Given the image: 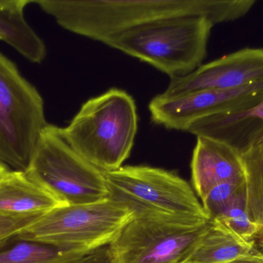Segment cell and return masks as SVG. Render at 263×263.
Wrapping results in <instances>:
<instances>
[{"mask_svg": "<svg viewBox=\"0 0 263 263\" xmlns=\"http://www.w3.org/2000/svg\"><path fill=\"white\" fill-rule=\"evenodd\" d=\"M63 29L103 43L139 25L174 17H203L214 26L240 20L256 0H32Z\"/></svg>", "mask_w": 263, "mask_h": 263, "instance_id": "1", "label": "cell"}, {"mask_svg": "<svg viewBox=\"0 0 263 263\" xmlns=\"http://www.w3.org/2000/svg\"><path fill=\"white\" fill-rule=\"evenodd\" d=\"M138 131L136 102L130 94L111 88L85 102L60 135L74 151L103 172L123 167Z\"/></svg>", "mask_w": 263, "mask_h": 263, "instance_id": "2", "label": "cell"}, {"mask_svg": "<svg viewBox=\"0 0 263 263\" xmlns=\"http://www.w3.org/2000/svg\"><path fill=\"white\" fill-rule=\"evenodd\" d=\"M214 25L203 17L148 22L109 37L103 44L151 65L170 78L202 64Z\"/></svg>", "mask_w": 263, "mask_h": 263, "instance_id": "3", "label": "cell"}, {"mask_svg": "<svg viewBox=\"0 0 263 263\" xmlns=\"http://www.w3.org/2000/svg\"><path fill=\"white\" fill-rule=\"evenodd\" d=\"M133 218L134 214L129 208L110 199L85 205H66L39 218L14 240L98 253L107 248Z\"/></svg>", "mask_w": 263, "mask_h": 263, "instance_id": "4", "label": "cell"}, {"mask_svg": "<svg viewBox=\"0 0 263 263\" xmlns=\"http://www.w3.org/2000/svg\"><path fill=\"white\" fill-rule=\"evenodd\" d=\"M104 173L109 199L126 205L134 217L210 221L193 186L174 172L145 165H128Z\"/></svg>", "mask_w": 263, "mask_h": 263, "instance_id": "5", "label": "cell"}, {"mask_svg": "<svg viewBox=\"0 0 263 263\" xmlns=\"http://www.w3.org/2000/svg\"><path fill=\"white\" fill-rule=\"evenodd\" d=\"M211 222L134 217L106 248L109 263H189Z\"/></svg>", "mask_w": 263, "mask_h": 263, "instance_id": "6", "label": "cell"}, {"mask_svg": "<svg viewBox=\"0 0 263 263\" xmlns=\"http://www.w3.org/2000/svg\"><path fill=\"white\" fill-rule=\"evenodd\" d=\"M48 125L43 97L0 52V162L27 169Z\"/></svg>", "mask_w": 263, "mask_h": 263, "instance_id": "7", "label": "cell"}, {"mask_svg": "<svg viewBox=\"0 0 263 263\" xmlns=\"http://www.w3.org/2000/svg\"><path fill=\"white\" fill-rule=\"evenodd\" d=\"M26 170L69 205L109 199L105 173L74 151L55 125L49 124L42 133Z\"/></svg>", "mask_w": 263, "mask_h": 263, "instance_id": "8", "label": "cell"}, {"mask_svg": "<svg viewBox=\"0 0 263 263\" xmlns=\"http://www.w3.org/2000/svg\"><path fill=\"white\" fill-rule=\"evenodd\" d=\"M263 100V83L234 90H204L176 97L156 96L148 104L151 119L166 129L187 131L201 119L250 109Z\"/></svg>", "mask_w": 263, "mask_h": 263, "instance_id": "9", "label": "cell"}, {"mask_svg": "<svg viewBox=\"0 0 263 263\" xmlns=\"http://www.w3.org/2000/svg\"><path fill=\"white\" fill-rule=\"evenodd\" d=\"M263 83V48L246 47L170 78L162 97L204 90H234Z\"/></svg>", "mask_w": 263, "mask_h": 263, "instance_id": "10", "label": "cell"}, {"mask_svg": "<svg viewBox=\"0 0 263 263\" xmlns=\"http://www.w3.org/2000/svg\"><path fill=\"white\" fill-rule=\"evenodd\" d=\"M191 176L193 189L201 200L217 185L246 180L242 155L222 142L196 137Z\"/></svg>", "mask_w": 263, "mask_h": 263, "instance_id": "11", "label": "cell"}, {"mask_svg": "<svg viewBox=\"0 0 263 263\" xmlns=\"http://www.w3.org/2000/svg\"><path fill=\"white\" fill-rule=\"evenodd\" d=\"M69 205L36 176L9 170L0 182V215L43 216Z\"/></svg>", "mask_w": 263, "mask_h": 263, "instance_id": "12", "label": "cell"}, {"mask_svg": "<svg viewBox=\"0 0 263 263\" xmlns=\"http://www.w3.org/2000/svg\"><path fill=\"white\" fill-rule=\"evenodd\" d=\"M186 132L222 142L242 155L263 142V100L240 112L201 119Z\"/></svg>", "mask_w": 263, "mask_h": 263, "instance_id": "13", "label": "cell"}, {"mask_svg": "<svg viewBox=\"0 0 263 263\" xmlns=\"http://www.w3.org/2000/svg\"><path fill=\"white\" fill-rule=\"evenodd\" d=\"M32 0H0V40L6 42L29 61L40 63L46 56L44 41L25 19Z\"/></svg>", "mask_w": 263, "mask_h": 263, "instance_id": "14", "label": "cell"}, {"mask_svg": "<svg viewBox=\"0 0 263 263\" xmlns=\"http://www.w3.org/2000/svg\"><path fill=\"white\" fill-rule=\"evenodd\" d=\"M256 250L255 240H243L220 224L211 222L189 263H229Z\"/></svg>", "mask_w": 263, "mask_h": 263, "instance_id": "15", "label": "cell"}, {"mask_svg": "<svg viewBox=\"0 0 263 263\" xmlns=\"http://www.w3.org/2000/svg\"><path fill=\"white\" fill-rule=\"evenodd\" d=\"M4 248L0 250V263H89L100 252L85 253L20 240L12 247Z\"/></svg>", "mask_w": 263, "mask_h": 263, "instance_id": "16", "label": "cell"}, {"mask_svg": "<svg viewBox=\"0 0 263 263\" xmlns=\"http://www.w3.org/2000/svg\"><path fill=\"white\" fill-rule=\"evenodd\" d=\"M245 168L247 205L252 219L263 224V142L242 154Z\"/></svg>", "mask_w": 263, "mask_h": 263, "instance_id": "17", "label": "cell"}, {"mask_svg": "<svg viewBox=\"0 0 263 263\" xmlns=\"http://www.w3.org/2000/svg\"><path fill=\"white\" fill-rule=\"evenodd\" d=\"M211 222L222 226L246 241H254L259 236L260 225L252 219L247 205V192L239 195L229 206Z\"/></svg>", "mask_w": 263, "mask_h": 263, "instance_id": "18", "label": "cell"}, {"mask_svg": "<svg viewBox=\"0 0 263 263\" xmlns=\"http://www.w3.org/2000/svg\"><path fill=\"white\" fill-rule=\"evenodd\" d=\"M244 192H247L246 180L221 184L210 190L206 196L201 199L204 211L210 221L217 218L236 198Z\"/></svg>", "mask_w": 263, "mask_h": 263, "instance_id": "19", "label": "cell"}, {"mask_svg": "<svg viewBox=\"0 0 263 263\" xmlns=\"http://www.w3.org/2000/svg\"><path fill=\"white\" fill-rule=\"evenodd\" d=\"M41 216L0 215V250Z\"/></svg>", "mask_w": 263, "mask_h": 263, "instance_id": "20", "label": "cell"}, {"mask_svg": "<svg viewBox=\"0 0 263 263\" xmlns=\"http://www.w3.org/2000/svg\"><path fill=\"white\" fill-rule=\"evenodd\" d=\"M229 263H263V253L256 250L251 254L239 258Z\"/></svg>", "mask_w": 263, "mask_h": 263, "instance_id": "21", "label": "cell"}, {"mask_svg": "<svg viewBox=\"0 0 263 263\" xmlns=\"http://www.w3.org/2000/svg\"><path fill=\"white\" fill-rule=\"evenodd\" d=\"M90 263H109L106 256V250H101Z\"/></svg>", "mask_w": 263, "mask_h": 263, "instance_id": "22", "label": "cell"}, {"mask_svg": "<svg viewBox=\"0 0 263 263\" xmlns=\"http://www.w3.org/2000/svg\"><path fill=\"white\" fill-rule=\"evenodd\" d=\"M9 171V169L7 165L0 162V182H1L2 179H3V177L6 176V173Z\"/></svg>", "mask_w": 263, "mask_h": 263, "instance_id": "23", "label": "cell"}, {"mask_svg": "<svg viewBox=\"0 0 263 263\" xmlns=\"http://www.w3.org/2000/svg\"><path fill=\"white\" fill-rule=\"evenodd\" d=\"M259 237H262V239H263V224L262 225V226H261L260 231H259Z\"/></svg>", "mask_w": 263, "mask_h": 263, "instance_id": "24", "label": "cell"}]
</instances>
